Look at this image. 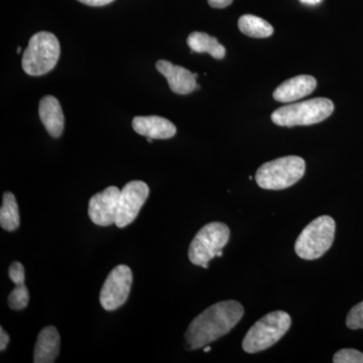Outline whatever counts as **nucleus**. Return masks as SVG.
I'll use <instances>...</instances> for the list:
<instances>
[{"label": "nucleus", "mask_w": 363, "mask_h": 363, "mask_svg": "<svg viewBox=\"0 0 363 363\" xmlns=\"http://www.w3.org/2000/svg\"><path fill=\"white\" fill-rule=\"evenodd\" d=\"M81 4H84L86 6H104L107 4H111L114 0H78Z\"/></svg>", "instance_id": "obj_22"}, {"label": "nucleus", "mask_w": 363, "mask_h": 363, "mask_svg": "<svg viewBox=\"0 0 363 363\" xmlns=\"http://www.w3.org/2000/svg\"><path fill=\"white\" fill-rule=\"evenodd\" d=\"M9 342V334L4 331V329L0 328V350L4 351L6 350L7 344Z\"/></svg>", "instance_id": "obj_24"}, {"label": "nucleus", "mask_w": 363, "mask_h": 363, "mask_svg": "<svg viewBox=\"0 0 363 363\" xmlns=\"http://www.w3.org/2000/svg\"><path fill=\"white\" fill-rule=\"evenodd\" d=\"M39 114L48 133L52 138H60L63 133L65 117L58 99L50 95L43 98L40 102Z\"/></svg>", "instance_id": "obj_14"}, {"label": "nucleus", "mask_w": 363, "mask_h": 363, "mask_svg": "<svg viewBox=\"0 0 363 363\" xmlns=\"http://www.w3.org/2000/svg\"><path fill=\"white\" fill-rule=\"evenodd\" d=\"M187 44L193 52H208L215 59H223L225 57V48L218 42L216 38L210 37L205 33L195 32L188 37Z\"/></svg>", "instance_id": "obj_17"}, {"label": "nucleus", "mask_w": 363, "mask_h": 363, "mask_svg": "<svg viewBox=\"0 0 363 363\" xmlns=\"http://www.w3.org/2000/svg\"><path fill=\"white\" fill-rule=\"evenodd\" d=\"M335 221L330 216L318 217L303 229L295 243L298 257L313 260L328 252L335 238Z\"/></svg>", "instance_id": "obj_4"}, {"label": "nucleus", "mask_w": 363, "mask_h": 363, "mask_svg": "<svg viewBox=\"0 0 363 363\" xmlns=\"http://www.w3.org/2000/svg\"><path fill=\"white\" fill-rule=\"evenodd\" d=\"M292 320L284 311L269 313L259 319L243 339L242 348L245 352L257 353L274 345L290 329Z\"/></svg>", "instance_id": "obj_3"}, {"label": "nucleus", "mask_w": 363, "mask_h": 363, "mask_svg": "<svg viewBox=\"0 0 363 363\" xmlns=\"http://www.w3.org/2000/svg\"><path fill=\"white\" fill-rule=\"evenodd\" d=\"M60 345H61V338H60V334L56 327H45L40 332L39 337L35 343L33 362H55L59 355Z\"/></svg>", "instance_id": "obj_15"}, {"label": "nucleus", "mask_w": 363, "mask_h": 363, "mask_svg": "<svg viewBox=\"0 0 363 363\" xmlns=\"http://www.w3.org/2000/svg\"><path fill=\"white\" fill-rule=\"evenodd\" d=\"M133 128L138 135L152 140H168L177 133L174 123L161 116H136L133 121Z\"/></svg>", "instance_id": "obj_13"}, {"label": "nucleus", "mask_w": 363, "mask_h": 363, "mask_svg": "<svg viewBox=\"0 0 363 363\" xmlns=\"http://www.w3.org/2000/svg\"><path fill=\"white\" fill-rule=\"evenodd\" d=\"M346 325L352 330L363 329V302L359 303L348 313Z\"/></svg>", "instance_id": "obj_21"}, {"label": "nucleus", "mask_w": 363, "mask_h": 363, "mask_svg": "<svg viewBox=\"0 0 363 363\" xmlns=\"http://www.w3.org/2000/svg\"><path fill=\"white\" fill-rule=\"evenodd\" d=\"M21 52V48L18 47V51H16V52H18V54H20Z\"/></svg>", "instance_id": "obj_27"}, {"label": "nucleus", "mask_w": 363, "mask_h": 363, "mask_svg": "<svg viewBox=\"0 0 363 363\" xmlns=\"http://www.w3.org/2000/svg\"><path fill=\"white\" fill-rule=\"evenodd\" d=\"M233 1V0H208V4L214 9H224V7L230 6Z\"/></svg>", "instance_id": "obj_23"}, {"label": "nucleus", "mask_w": 363, "mask_h": 363, "mask_svg": "<svg viewBox=\"0 0 363 363\" xmlns=\"http://www.w3.org/2000/svg\"><path fill=\"white\" fill-rule=\"evenodd\" d=\"M147 142L149 143H152V138H147Z\"/></svg>", "instance_id": "obj_28"}, {"label": "nucleus", "mask_w": 363, "mask_h": 363, "mask_svg": "<svg viewBox=\"0 0 363 363\" xmlns=\"http://www.w3.org/2000/svg\"><path fill=\"white\" fill-rule=\"evenodd\" d=\"M301 1L303 2V4H319L321 0H301Z\"/></svg>", "instance_id": "obj_25"}, {"label": "nucleus", "mask_w": 363, "mask_h": 363, "mask_svg": "<svg viewBox=\"0 0 363 363\" xmlns=\"http://www.w3.org/2000/svg\"><path fill=\"white\" fill-rule=\"evenodd\" d=\"M121 191L118 188L111 186L91 197L88 215L93 223L99 226L116 224Z\"/></svg>", "instance_id": "obj_10"}, {"label": "nucleus", "mask_w": 363, "mask_h": 363, "mask_svg": "<svg viewBox=\"0 0 363 363\" xmlns=\"http://www.w3.org/2000/svg\"><path fill=\"white\" fill-rule=\"evenodd\" d=\"M334 104L327 98H314L307 101L286 105L272 114V123L293 128L321 123L333 113Z\"/></svg>", "instance_id": "obj_6"}, {"label": "nucleus", "mask_w": 363, "mask_h": 363, "mask_svg": "<svg viewBox=\"0 0 363 363\" xmlns=\"http://www.w3.org/2000/svg\"><path fill=\"white\" fill-rule=\"evenodd\" d=\"M230 238V230L226 224L211 222L202 227L196 234L189 247V259L195 266L207 269L210 260L222 257V250Z\"/></svg>", "instance_id": "obj_7"}, {"label": "nucleus", "mask_w": 363, "mask_h": 363, "mask_svg": "<svg viewBox=\"0 0 363 363\" xmlns=\"http://www.w3.org/2000/svg\"><path fill=\"white\" fill-rule=\"evenodd\" d=\"M305 169L306 162L302 157H279L262 164L255 174V181L260 188L266 190H283L300 181Z\"/></svg>", "instance_id": "obj_5"}, {"label": "nucleus", "mask_w": 363, "mask_h": 363, "mask_svg": "<svg viewBox=\"0 0 363 363\" xmlns=\"http://www.w3.org/2000/svg\"><path fill=\"white\" fill-rule=\"evenodd\" d=\"M20 223V210L16 197L13 193H4L0 209V225L4 230L14 231L18 228Z\"/></svg>", "instance_id": "obj_18"}, {"label": "nucleus", "mask_w": 363, "mask_h": 363, "mask_svg": "<svg viewBox=\"0 0 363 363\" xmlns=\"http://www.w3.org/2000/svg\"><path fill=\"white\" fill-rule=\"evenodd\" d=\"M334 363H363V353L357 350H341L333 357Z\"/></svg>", "instance_id": "obj_20"}, {"label": "nucleus", "mask_w": 363, "mask_h": 363, "mask_svg": "<svg viewBox=\"0 0 363 363\" xmlns=\"http://www.w3.org/2000/svg\"><path fill=\"white\" fill-rule=\"evenodd\" d=\"M149 194L150 188L145 182L131 181L126 184L121 191L116 225L123 228L135 221Z\"/></svg>", "instance_id": "obj_9"}, {"label": "nucleus", "mask_w": 363, "mask_h": 363, "mask_svg": "<svg viewBox=\"0 0 363 363\" xmlns=\"http://www.w3.org/2000/svg\"><path fill=\"white\" fill-rule=\"evenodd\" d=\"M133 272L125 264L112 269L100 292V303L106 311H114L121 307L130 296L133 285Z\"/></svg>", "instance_id": "obj_8"}, {"label": "nucleus", "mask_w": 363, "mask_h": 363, "mask_svg": "<svg viewBox=\"0 0 363 363\" xmlns=\"http://www.w3.org/2000/svg\"><path fill=\"white\" fill-rule=\"evenodd\" d=\"M210 350H211V347H210V346H205V352H209Z\"/></svg>", "instance_id": "obj_26"}, {"label": "nucleus", "mask_w": 363, "mask_h": 363, "mask_svg": "<svg viewBox=\"0 0 363 363\" xmlns=\"http://www.w3.org/2000/svg\"><path fill=\"white\" fill-rule=\"evenodd\" d=\"M60 54L61 47L54 33H35L23 52L21 66L28 75H45L56 67Z\"/></svg>", "instance_id": "obj_2"}, {"label": "nucleus", "mask_w": 363, "mask_h": 363, "mask_svg": "<svg viewBox=\"0 0 363 363\" xmlns=\"http://www.w3.org/2000/svg\"><path fill=\"white\" fill-rule=\"evenodd\" d=\"M245 314L236 301H223L203 311L189 325L185 333L188 350H199L233 330Z\"/></svg>", "instance_id": "obj_1"}, {"label": "nucleus", "mask_w": 363, "mask_h": 363, "mask_svg": "<svg viewBox=\"0 0 363 363\" xmlns=\"http://www.w3.org/2000/svg\"><path fill=\"white\" fill-rule=\"evenodd\" d=\"M238 28L241 33L248 37L257 38V39L269 38L274 33V28L271 23L262 20L259 16H252V14H245V16H241L238 21Z\"/></svg>", "instance_id": "obj_19"}, {"label": "nucleus", "mask_w": 363, "mask_h": 363, "mask_svg": "<svg viewBox=\"0 0 363 363\" xmlns=\"http://www.w3.org/2000/svg\"><path fill=\"white\" fill-rule=\"evenodd\" d=\"M316 79L309 75H300L286 80L274 92V99L281 104H291L311 94L316 89Z\"/></svg>", "instance_id": "obj_12"}, {"label": "nucleus", "mask_w": 363, "mask_h": 363, "mask_svg": "<svg viewBox=\"0 0 363 363\" xmlns=\"http://www.w3.org/2000/svg\"><path fill=\"white\" fill-rule=\"evenodd\" d=\"M157 70L168 80L169 88L177 94L186 95L198 88L195 74L171 62L160 60L156 64Z\"/></svg>", "instance_id": "obj_11"}, {"label": "nucleus", "mask_w": 363, "mask_h": 363, "mask_svg": "<svg viewBox=\"0 0 363 363\" xmlns=\"http://www.w3.org/2000/svg\"><path fill=\"white\" fill-rule=\"evenodd\" d=\"M9 278L16 284V289L9 296L11 309L20 311L25 309L30 301V294L25 284V267L18 262H14L9 267Z\"/></svg>", "instance_id": "obj_16"}]
</instances>
